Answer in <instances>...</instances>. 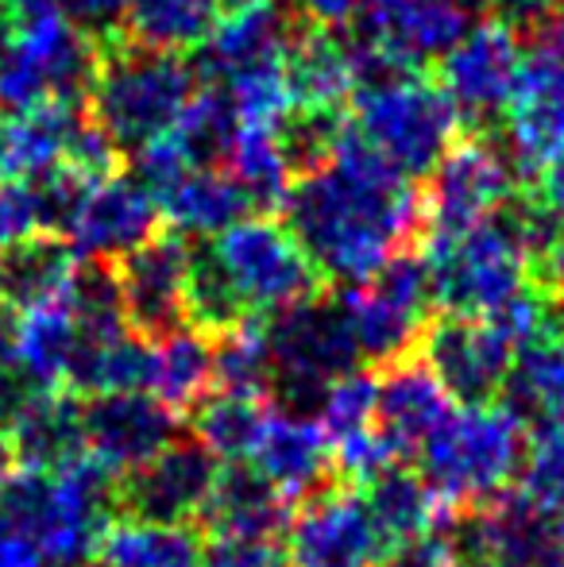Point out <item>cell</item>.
<instances>
[{"mask_svg":"<svg viewBox=\"0 0 564 567\" xmlns=\"http://www.w3.org/2000/svg\"><path fill=\"white\" fill-rule=\"evenodd\" d=\"M213 359H217V390L271 398V351H267L264 317H244L213 332Z\"/></svg>","mask_w":564,"mask_h":567,"instance_id":"38","label":"cell"},{"mask_svg":"<svg viewBox=\"0 0 564 567\" xmlns=\"http://www.w3.org/2000/svg\"><path fill=\"white\" fill-rule=\"evenodd\" d=\"M460 113L425 70H399L356 90V135L402 178L429 174L460 135Z\"/></svg>","mask_w":564,"mask_h":567,"instance_id":"6","label":"cell"},{"mask_svg":"<svg viewBox=\"0 0 564 567\" xmlns=\"http://www.w3.org/2000/svg\"><path fill=\"white\" fill-rule=\"evenodd\" d=\"M155 202L158 217L174 228V236L186 239L217 236L252 209L248 194L225 166H186L178 178L158 189Z\"/></svg>","mask_w":564,"mask_h":567,"instance_id":"28","label":"cell"},{"mask_svg":"<svg viewBox=\"0 0 564 567\" xmlns=\"http://www.w3.org/2000/svg\"><path fill=\"white\" fill-rule=\"evenodd\" d=\"M197 522L217 540H279L290 514H286V498L259 471L228 463L221 467L217 486Z\"/></svg>","mask_w":564,"mask_h":567,"instance_id":"27","label":"cell"},{"mask_svg":"<svg viewBox=\"0 0 564 567\" xmlns=\"http://www.w3.org/2000/svg\"><path fill=\"white\" fill-rule=\"evenodd\" d=\"M294 28H298V12H286L279 4L228 8L225 20L213 23V31L205 35L202 70L217 82H233L252 70L283 66Z\"/></svg>","mask_w":564,"mask_h":567,"instance_id":"24","label":"cell"},{"mask_svg":"<svg viewBox=\"0 0 564 567\" xmlns=\"http://www.w3.org/2000/svg\"><path fill=\"white\" fill-rule=\"evenodd\" d=\"M213 390H217V359H213L209 332H202L197 324H178L151 340V398H158L166 410L182 417Z\"/></svg>","mask_w":564,"mask_h":567,"instance_id":"31","label":"cell"},{"mask_svg":"<svg viewBox=\"0 0 564 567\" xmlns=\"http://www.w3.org/2000/svg\"><path fill=\"white\" fill-rule=\"evenodd\" d=\"M202 567H286L275 540H213Z\"/></svg>","mask_w":564,"mask_h":567,"instance_id":"43","label":"cell"},{"mask_svg":"<svg viewBox=\"0 0 564 567\" xmlns=\"http://www.w3.org/2000/svg\"><path fill=\"white\" fill-rule=\"evenodd\" d=\"M283 127V124H279ZM279 127L271 124H240L233 135V147L225 155V171L240 182L252 209H275L283 205L286 189L294 182V171L286 163Z\"/></svg>","mask_w":564,"mask_h":567,"instance_id":"36","label":"cell"},{"mask_svg":"<svg viewBox=\"0 0 564 567\" xmlns=\"http://www.w3.org/2000/svg\"><path fill=\"white\" fill-rule=\"evenodd\" d=\"M522 31L503 16H488L475 20L441 59L437 82L452 97L460 120H468L475 132H488L495 120H503L522 74Z\"/></svg>","mask_w":564,"mask_h":567,"instance_id":"12","label":"cell"},{"mask_svg":"<svg viewBox=\"0 0 564 567\" xmlns=\"http://www.w3.org/2000/svg\"><path fill=\"white\" fill-rule=\"evenodd\" d=\"M418 348L452 402H495L503 394L514 348L483 317L444 313L425 324Z\"/></svg>","mask_w":564,"mask_h":567,"instance_id":"18","label":"cell"},{"mask_svg":"<svg viewBox=\"0 0 564 567\" xmlns=\"http://www.w3.org/2000/svg\"><path fill=\"white\" fill-rule=\"evenodd\" d=\"M383 556L387 548L368 502L348 486H321L286 522V567H379Z\"/></svg>","mask_w":564,"mask_h":567,"instance_id":"14","label":"cell"},{"mask_svg":"<svg viewBox=\"0 0 564 567\" xmlns=\"http://www.w3.org/2000/svg\"><path fill=\"white\" fill-rule=\"evenodd\" d=\"M480 4H488L491 12L503 16L506 23H514V28L526 35V31L534 28V23L542 20V16L557 4V0H480Z\"/></svg>","mask_w":564,"mask_h":567,"instance_id":"47","label":"cell"},{"mask_svg":"<svg viewBox=\"0 0 564 567\" xmlns=\"http://www.w3.org/2000/svg\"><path fill=\"white\" fill-rule=\"evenodd\" d=\"M503 124V147L519 178H537L553 158L564 155V54L550 43L530 39Z\"/></svg>","mask_w":564,"mask_h":567,"instance_id":"16","label":"cell"},{"mask_svg":"<svg viewBox=\"0 0 564 567\" xmlns=\"http://www.w3.org/2000/svg\"><path fill=\"white\" fill-rule=\"evenodd\" d=\"M116 478L93 455H74L51 471H0V514L39 545L47 567H85L113 522Z\"/></svg>","mask_w":564,"mask_h":567,"instance_id":"3","label":"cell"},{"mask_svg":"<svg viewBox=\"0 0 564 567\" xmlns=\"http://www.w3.org/2000/svg\"><path fill=\"white\" fill-rule=\"evenodd\" d=\"M194 93L197 70L182 54L140 47L129 35H105L85 93V113L116 151H136L171 132Z\"/></svg>","mask_w":564,"mask_h":567,"instance_id":"4","label":"cell"},{"mask_svg":"<svg viewBox=\"0 0 564 567\" xmlns=\"http://www.w3.org/2000/svg\"><path fill=\"white\" fill-rule=\"evenodd\" d=\"M519 197V171L491 132L457 135L441 163L429 171L422 194V228L429 236H457L499 217Z\"/></svg>","mask_w":564,"mask_h":567,"instance_id":"10","label":"cell"},{"mask_svg":"<svg viewBox=\"0 0 564 567\" xmlns=\"http://www.w3.org/2000/svg\"><path fill=\"white\" fill-rule=\"evenodd\" d=\"M286 90L290 109H329L340 113L345 101L356 93V70L348 43H340L337 31L306 23L298 16V28L286 47Z\"/></svg>","mask_w":564,"mask_h":567,"instance_id":"26","label":"cell"},{"mask_svg":"<svg viewBox=\"0 0 564 567\" xmlns=\"http://www.w3.org/2000/svg\"><path fill=\"white\" fill-rule=\"evenodd\" d=\"M178 436V413L147 390L93 394L82 405V449L121 483Z\"/></svg>","mask_w":564,"mask_h":567,"instance_id":"17","label":"cell"},{"mask_svg":"<svg viewBox=\"0 0 564 567\" xmlns=\"http://www.w3.org/2000/svg\"><path fill=\"white\" fill-rule=\"evenodd\" d=\"M228 8H252V4H279V0H221Z\"/></svg>","mask_w":564,"mask_h":567,"instance_id":"51","label":"cell"},{"mask_svg":"<svg viewBox=\"0 0 564 567\" xmlns=\"http://www.w3.org/2000/svg\"><path fill=\"white\" fill-rule=\"evenodd\" d=\"M189 259L186 236H155L113 262L129 329L155 340L189 321Z\"/></svg>","mask_w":564,"mask_h":567,"instance_id":"19","label":"cell"},{"mask_svg":"<svg viewBox=\"0 0 564 567\" xmlns=\"http://www.w3.org/2000/svg\"><path fill=\"white\" fill-rule=\"evenodd\" d=\"M537 182H542V189H537V202H542V209L564 228V155L553 158V163L537 174Z\"/></svg>","mask_w":564,"mask_h":567,"instance_id":"48","label":"cell"},{"mask_svg":"<svg viewBox=\"0 0 564 567\" xmlns=\"http://www.w3.org/2000/svg\"><path fill=\"white\" fill-rule=\"evenodd\" d=\"M383 567H391V564H383Z\"/></svg>","mask_w":564,"mask_h":567,"instance_id":"53","label":"cell"},{"mask_svg":"<svg viewBox=\"0 0 564 567\" xmlns=\"http://www.w3.org/2000/svg\"><path fill=\"white\" fill-rule=\"evenodd\" d=\"M376 398H379V379L371 371L352 367L348 374L332 379L317 394V421H321L329 444H340L348 436L376 429Z\"/></svg>","mask_w":564,"mask_h":567,"instance_id":"40","label":"cell"},{"mask_svg":"<svg viewBox=\"0 0 564 567\" xmlns=\"http://www.w3.org/2000/svg\"><path fill=\"white\" fill-rule=\"evenodd\" d=\"M321 275L275 217H240L189 259V324L221 332L244 317H275L317 298Z\"/></svg>","mask_w":564,"mask_h":567,"instance_id":"2","label":"cell"},{"mask_svg":"<svg viewBox=\"0 0 564 567\" xmlns=\"http://www.w3.org/2000/svg\"><path fill=\"white\" fill-rule=\"evenodd\" d=\"M248 467L259 471L275 491L290 498H309L332 475V444L321 421L306 417L298 405H271L259 429V441L248 455Z\"/></svg>","mask_w":564,"mask_h":567,"instance_id":"21","label":"cell"},{"mask_svg":"<svg viewBox=\"0 0 564 567\" xmlns=\"http://www.w3.org/2000/svg\"><path fill=\"white\" fill-rule=\"evenodd\" d=\"M35 231H51L39 182H0V247Z\"/></svg>","mask_w":564,"mask_h":567,"instance_id":"42","label":"cell"},{"mask_svg":"<svg viewBox=\"0 0 564 567\" xmlns=\"http://www.w3.org/2000/svg\"><path fill=\"white\" fill-rule=\"evenodd\" d=\"M78 351V321L66 293L23 309L16 321V382L31 390H66Z\"/></svg>","mask_w":564,"mask_h":567,"instance_id":"30","label":"cell"},{"mask_svg":"<svg viewBox=\"0 0 564 567\" xmlns=\"http://www.w3.org/2000/svg\"><path fill=\"white\" fill-rule=\"evenodd\" d=\"M425 267L433 306L468 317L495 313L530 282H542L534 251L506 209L457 236H429Z\"/></svg>","mask_w":564,"mask_h":567,"instance_id":"7","label":"cell"},{"mask_svg":"<svg viewBox=\"0 0 564 567\" xmlns=\"http://www.w3.org/2000/svg\"><path fill=\"white\" fill-rule=\"evenodd\" d=\"M4 452L16 467L51 471L82 455V402L74 390H31L8 405Z\"/></svg>","mask_w":564,"mask_h":567,"instance_id":"23","label":"cell"},{"mask_svg":"<svg viewBox=\"0 0 564 567\" xmlns=\"http://www.w3.org/2000/svg\"><path fill=\"white\" fill-rule=\"evenodd\" d=\"M202 529L189 522L121 517L109 522L98 545V567H202Z\"/></svg>","mask_w":564,"mask_h":567,"instance_id":"33","label":"cell"},{"mask_svg":"<svg viewBox=\"0 0 564 567\" xmlns=\"http://www.w3.org/2000/svg\"><path fill=\"white\" fill-rule=\"evenodd\" d=\"M452 413V398L441 386L425 359H394L379 379L376 398V429L387 436L399 455H418V449L437 433Z\"/></svg>","mask_w":564,"mask_h":567,"instance_id":"25","label":"cell"},{"mask_svg":"<svg viewBox=\"0 0 564 567\" xmlns=\"http://www.w3.org/2000/svg\"><path fill=\"white\" fill-rule=\"evenodd\" d=\"M221 475V460L189 436H174L158 455L116 483V502L132 517L151 522H197Z\"/></svg>","mask_w":564,"mask_h":567,"instance_id":"20","label":"cell"},{"mask_svg":"<svg viewBox=\"0 0 564 567\" xmlns=\"http://www.w3.org/2000/svg\"><path fill=\"white\" fill-rule=\"evenodd\" d=\"M452 556L468 567H564V522L503 491L468 509Z\"/></svg>","mask_w":564,"mask_h":567,"instance_id":"13","label":"cell"},{"mask_svg":"<svg viewBox=\"0 0 564 567\" xmlns=\"http://www.w3.org/2000/svg\"><path fill=\"white\" fill-rule=\"evenodd\" d=\"M526 452V421L506 402H468L418 449L425 478L449 509H472L511 486Z\"/></svg>","mask_w":564,"mask_h":567,"instance_id":"5","label":"cell"},{"mask_svg":"<svg viewBox=\"0 0 564 567\" xmlns=\"http://www.w3.org/2000/svg\"><path fill=\"white\" fill-rule=\"evenodd\" d=\"M0 567H47L35 540L4 514H0Z\"/></svg>","mask_w":564,"mask_h":567,"instance_id":"45","label":"cell"},{"mask_svg":"<svg viewBox=\"0 0 564 567\" xmlns=\"http://www.w3.org/2000/svg\"><path fill=\"white\" fill-rule=\"evenodd\" d=\"M85 120V105L78 101L12 109V116L0 120V182H35L66 166Z\"/></svg>","mask_w":564,"mask_h":567,"instance_id":"22","label":"cell"},{"mask_svg":"<svg viewBox=\"0 0 564 567\" xmlns=\"http://www.w3.org/2000/svg\"><path fill=\"white\" fill-rule=\"evenodd\" d=\"M449 567H468V564H449Z\"/></svg>","mask_w":564,"mask_h":567,"instance_id":"52","label":"cell"},{"mask_svg":"<svg viewBox=\"0 0 564 567\" xmlns=\"http://www.w3.org/2000/svg\"><path fill=\"white\" fill-rule=\"evenodd\" d=\"M74 270L78 255L54 231L12 239L0 247V306L16 309V313L47 306L70 290Z\"/></svg>","mask_w":564,"mask_h":567,"instance_id":"29","label":"cell"},{"mask_svg":"<svg viewBox=\"0 0 564 567\" xmlns=\"http://www.w3.org/2000/svg\"><path fill=\"white\" fill-rule=\"evenodd\" d=\"M503 402L522 421H537V425L564 421V332L553 329L514 351L503 382Z\"/></svg>","mask_w":564,"mask_h":567,"instance_id":"34","label":"cell"},{"mask_svg":"<svg viewBox=\"0 0 564 567\" xmlns=\"http://www.w3.org/2000/svg\"><path fill=\"white\" fill-rule=\"evenodd\" d=\"M271 402L259 394H236V390H213L189 410L194 417V441L221 463H248L259 441V429Z\"/></svg>","mask_w":564,"mask_h":567,"instance_id":"35","label":"cell"},{"mask_svg":"<svg viewBox=\"0 0 564 567\" xmlns=\"http://www.w3.org/2000/svg\"><path fill=\"white\" fill-rule=\"evenodd\" d=\"M62 236L82 262H121L158 236V202L136 174H101L82 189Z\"/></svg>","mask_w":564,"mask_h":567,"instance_id":"15","label":"cell"},{"mask_svg":"<svg viewBox=\"0 0 564 567\" xmlns=\"http://www.w3.org/2000/svg\"><path fill=\"white\" fill-rule=\"evenodd\" d=\"M283 209L317 275L340 286L371 278L422 231V197L356 127L340 132L329 163L290 182Z\"/></svg>","mask_w":564,"mask_h":567,"instance_id":"1","label":"cell"},{"mask_svg":"<svg viewBox=\"0 0 564 567\" xmlns=\"http://www.w3.org/2000/svg\"><path fill=\"white\" fill-rule=\"evenodd\" d=\"M363 0H298V16L306 23H317V28H348V23L360 16Z\"/></svg>","mask_w":564,"mask_h":567,"instance_id":"46","label":"cell"},{"mask_svg":"<svg viewBox=\"0 0 564 567\" xmlns=\"http://www.w3.org/2000/svg\"><path fill=\"white\" fill-rule=\"evenodd\" d=\"M221 0H129L124 35L155 51H189L202 47L217 23Z\"/></svg>","mask_w":564,"mask_h":567,"instance_id":"37","label":"cell"},{"mask_svg":"<svg viewBox=\"0 0 564 567\" xmlns=\"http://www.w3.org/2000/svg\"><path fill=\"white\" fill-rule=\"evenodd\" d=\"M522 494L545 509L550 517L564 522V421L537 425L534 441L522 452Z\"/></svg>","mask_w":564,"mask_h":567,"instance_id":"41","label":"cell"},{"mask_svg":"<svg viewBox=\"0 0 564 567\" xmlns=\"http://www.w3.org/2000/svg\"><path fill=\"white\" fill-rule=\"evenodd\" d=\"M240 127L225 90H197L182 116L174 120L171 135L182 143L194 166H221L233 147V135Z\"/></svg>","mask_w":564,"mask_h":567,"instance_id":"39","label":"cell"},{"mask_svg":"<svg viewBox=\"0 0 564 567\" xmlns=\"http://www.w3.org/2000/svg\"><path fill=\"white\" fill-rule=\"evenodd\" d=\"M59 4L66 8L85 31H105V35H113V28L124 20V12H129V0H59Z\"/></svg>","mask_w":564,"mask_h":567,"instance_id":"44","label":"cell"},{"mask_svg":"<svg viewBox=\"0 0 564 567\" xmlns=\"http://www.w3.org/2000/svg\"><path fill=\"white\" fill-rule=\"evenodd\" d=\"M337 306L345 313L348 337H352L360 359L383 367L407 359L422 340L429 306H433L425 255L399 251L371 278L345 286Z\"/></svg>","mask_w":564,"mask_h":567,"instance_id":"9","label":"cell"},{"mask_svg":"<svg viewBox=\"0 0 564 567\" xmlns=\"http://www.w3.org/2000/svg\"><path fill=\"white\" fill-rule=\"evenodd\" d=\"M16 321L20 313L0 306V386H16Z\"/></svg>","mask_w":564,"mask_h":567,"instance_id":"49","label":"cell"},{"mask_svg":"<svg viewBox=\"0 0 564 567\" xmlns=\"http://www.w3.org/2000/svg\"><path fill=\"white\" fill-rule=\"evenodd\" d=\"M348 43L356 90L399 70H425L444 59L475 23V0H363Z\"/></svg>","mask_w":564,"mask_h":567,"instance_id":"8","label":"cell"},{"mask_svg":"<svg viewBox=\"0 0 564 567\" xmlns=\"http://www.w3.org/2000/svg\"><path fill=\"white\" fill-rule=\"evenodd\" d=\"M363 502H368V514L376 522L379 537H383L387 553L407 545V540L444 533L452 514L418 471H407L399 463L387 467L379 478H371L368 491H363Z\"/></svg>","mask_w":564,"mask_h":567,"instance_id":"32","label":"cell"},{"mask_svg":"<svg viewBox=\"0 0 564 567\" xmlns=\"http://www.w3.org/2000/svg\"><path fill=\"white\" fill-rule=\"evenodd\" d=\"M267 351H271V390L286 405H306L332 379L360 367V351L348 337L337 298H306L298 306L264 317Z\"/></svg>","mask_w":564,"mask_h":567,"instance_id":"11","label":"cell"},{"mask_svg":"<svg viewBox=\"0 0 564 567\" xmlns=\"http://www.w3.org/2000/svg\"><path fill=\"white\" fill-rule=\"evenodd\" d=\"M537 278H542L550 290H553V286H561V290H564V231H561L557 244H553V251L542 259V267H537Z\"/></svg>","mask_w":564,"mask_h":567,"instance_id":"50","label":"cell"}]
</instances>
